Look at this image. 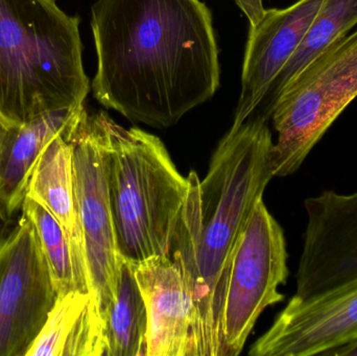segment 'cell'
Wrapping results in <instances>:
<instances>
[{"instance_id": "1", "label": "cell", "mask_w": 357, "mask_h": 356, "mask_svg": "<svg viewBox=\"0 0 357 356\" xmlns=\"http://www.w3.org/2000/svg\"><path fill=\"white\" fill-rule=\"evenodd\" d=\"M94 98L133 123L171 127L220 85L212 15L201 0H96Z\"/></svg>"}, {"instance_id": "2", "label": "cell", "mask_w": 357, "mask_h": 356, "mask_svg": "<svg viewBox=\"0 0 357 356\" xmlns=\"http://www.w3.org/2000/svg\"><path fill=\"white\" fill-rule=\"evenodd\" d=\"M270 119L253 111L233 123L212 155L203 180L188 175L171 258L193 303L195 356H224L222 311L239 236L273 173Z\"/></svg>"}, {"instance_id": "3", "label": "cell", "mask_w": 357, "mask_h": 356, "mask_svg": "<svg viewBox=\"0 0 357 356\" xmlns=\"http://www.w3.org/2000/svg\"><path fill=\"white\" fill-rule=\"evenodd\" d=\"M79 26L56 0H0V115L8 125L85 102Z\"/></svg>"}, {"instance_id": "4", "label": "cell", "mask_w": 357, "mask_h": 356, "mask_svg": "<svg viewBox=\"0 0 357 356\" xmlns=\"http://www.w3.org/2000/svg\"><path fill=\"white\" fill-rule=\"evenodd\" d=\"M106 158L109 199L123 261L171 256L189 188L160 138L126 129L105 111L96 112Z\"/></svg>"}, {"instance_id": "5", "label": "cell", "mask_w": 357, "mask_h": 356, "mask_svg": "<svg viewBox=\"0 0 357 356\" xmlns=\"http://www.w3.org/2000/svg\"><path fill=\"white\" fill-rule=\"evenodd\" d=\"M356 98L357 29L333 42L279 94L271 116L274 177L295 173Z\"/></svg>"}, {"instance_id": "6", "label": "cell", "mask_w": 357, "mask_h": 356, "mask_svg": "<svg viewBox=\"0 0 357 356\" xmlns=\"http://www.w3.org/2000/svg\"><path fill=\"white\" fill-rule=\"evenodd\" d=\"M65 136L73 146L75 206L90 293L106 326L109 311L116 302L123 259L117 247L106 158L96 112H89L84 106Z\"/></svg>"}, {"instance_id": "7", "label": "cell", "mask_w": 357, "mask_h": 356, "mask_svg": "<svg viewBox=\"0 0 357 356\" xmlns=\"http://www.w3.org/2000/svg\"><path fill=\"white\" fill-rule=\"evenodd\" d=\"M287 240L264 199L258 201L233 253L222 311L224 356H237L266 307L284 300Z\"/></svg>"}, {"instance_id": "8", "label": "cell", "mask_w": 357, "mask_h": 356, "mask_svg": "<svg viewBox=\"0 0 357 356\" xmlns=\"http://www.w3.org/2000/svg\"><path fill=\"white\" fill-rule=\"evenodd\" d=\"M56 300L35 227L21 213L0 238V356H26Z\"/></svg>"}, {"instance_id": "9", "label": "cell", "mask_w": 357, "mask_h": 356, "mask_svg": "<svg viewBox=\"0 0 357 356\" xmlns=\"http://www.w3.org/2000/svg\"><path fill=\"white\" fill-rule=\"evenodd\" d=\"M249 355H357V276L306 298L295 295Z\"/></svg>"}, {"instance_id": "10", "label": "cell", "mask_w": 357, "mask_h": 356, "mask_svg": "<svg viewBox=\"0 0 357 356\" xmlns=\"http://www.w3.org/2000/svg\"><path fill=\"white\" fill-rule=\"evenodd\" d=\"M296 296L306 298L357 276V192L306 199Z\"/></svg>"}, {"instance_id": "11", "label": "cell", "mask_w": 357, "mask_h": 356, "mask_svg": "<svg viewBox=\"0 0 357 356\" xmlns=\"http://www.w3.org/2000/svg\"><path fill=\"white\" fill-rule=\"evenodd\" d=\"M323 1L298 0L289 8L266 10L260 22L250 27L234 125L243 123L264 100L303 41Z\"/></svg>"}, {"instance_id": "12", "label": "cell", "mask_w": 357, "mask_h": 356, "mask_svg": "<svg viewBox=\"0 0 357 356\" xmlns=\"http://www.w3.org/2000/svg\"><path fill=\"white\" fill-rule=\"evenodd\" d=\"M130 265L148 311L146 356H195L192 299L173 259L159 255Z\"/></svg>"}, {"instance_id": "13", "label": "cell", "mask_w": 357, "mask_h": 356, "mask_svg": "<svg viewBox=\"0 0 357 356\" xmlns=\"http://www.w3.org/2000/svg\"><path fill=\"white\" fill-rule=\"evenodd\" d=\"M84 104L42 113L22 125H10L0 146V219L21 211L27 182L42 150L73 125Z\"/></svg>"}, {"instance_id": "14", "label": "cell", "mask_w": 357, "mask_h": 356, "mask_svg": "<svg viewBox=\"0 0 357 356\" xmlns=\"http://www.w3.org/2000/svg\"><path fill=\"white\" fill-rule=\"evenodd\" d=\"M105 324L90 293L56 297L26 356H106Z\"/></svg>"}, {"instance_id": "15", "label": "cell", "mask_w": 357, "mask_h": 356, "mask_svg": "<svg viewBox=\"0 0 357 356\" xmlns=\"http://www.w3.org/2000/svg\"><path fill=\"white\" fill-rule=\"evenodd\" d=\"M65 133L56 136L42 150L29 176L25 196L47 209L64 227L71 242L84 250L75 206L73 146Z\"/></svg>"}, {"instance_id": "16", "label": "cell", "mask_w": 357, "mask_h": 356, "mask_svg": "<svg viewBox=\"0 0 357 356\" xmlns=\"http://www.w3.org/2000/svg\"><path fill=\"white\" fill-rule=\"evenodd\" d=\"M357 24V0H324L312 26L295 54L277 75L255 111L270 119L279 94L289 81Z\"/></svg>"}, {"instance_id": "17", "label": "cell", "mask_w": 357, "mask_h": 356, "mask_svg": "<svg viewBox=\"0 0 357 356\" xmlns=\"http://www.w3.org/2000/svg\"><path fill=\"white\" fill-rule=\"evenodd\" d=\"M21 213L26 215L35 227L56 297L75 291L90 293L85 252L71 242L60 222L29 196L23 201Z\"/></svg>"}, {"instance_id": "18", "label": "cell", "mask_w": 357, "mask_h": 356, "mask_svg": "<svg viewBox=\"0 0 357 356\" xmlns=\"http://www.w3.org/2000/svg\"><path fill=\"white\" fill-rule=\"evenodd\" d=\"M106 356L148 355V311L129 263L123 261L116 302L105 326Z\"/></svg>"}, {"instance_id": "19", "label": "cell", "mask_w": 357, "mask_h": 356, "mask_svg": "<svg viewBox=\"0 0 357 356\" xmlns=\"http://www.w3.org/2000/svg\"><path fill=\"white\" fill-rule=\"evenodd\" d=\"M234 2L247 17L250 27L256 26L266 12L264 0H234Z\"/></svg>"}, {"instance_id": "20", "label": "cell", "mask_w": 357, "mask_h": 356, "mask_svg": "<svg viewBox=\"0 0 357 356\" xmlns=\"http://www.w3.org/2000/svg\"><path fill=\"white\" fill-rule=\"evenodd\" d=\"M8 127H10V125H8L6 119L0 115V146H1L2 140H3L4 136H6Z\"/></svg>"}]
</instances>
